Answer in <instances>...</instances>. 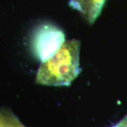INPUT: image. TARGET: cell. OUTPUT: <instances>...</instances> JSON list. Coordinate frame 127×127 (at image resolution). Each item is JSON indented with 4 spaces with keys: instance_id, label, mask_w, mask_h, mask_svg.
<instances>
[{
    "instance_id": "cell-5",
    "label": "cell",
    "mask_w": 127,
    "mask_h": 127,
    "mask_svg": "<svg viewBox=\"0 0 127 127\" xmlns=\"http://www.w3.org/2000/svg\"><path fill=\"white\" fill-rule=\"evenodd\" d=\"M110 127H127V115L123 117L118 122L116 123L113 126Z\"/></svg>"
},
{
    "instance_id": "cell-2",
    "label": "cell",
    "mask_w": 127,
    "mask_h": 127,
    "mask_svg": "<svg viewBox=\"0 0 127 127\" xmlns=\"http://www.w3.org/2000/svg\"><path fill=\"white\" fill-rule=\"evenodd\" d=\"M65 42L64 32L56 26L45 23L36 28L31 38L32 53L41 62L50 58Z\"/></svg>"
},
{
    "instance_id": "cell-1",
    "label": "cell",
    "mask_w": 127,
    "mask_h": 127,
    "mask_svg": "<svg viewBox=\"0 0 127 127\" xmlns=\"http://www.w3.org/2000/svg\"><path fill=\"white\" fill-rule=\"evenodd\" d=\"M81 42L78 40L65 41L50 58L41 62L35 83L47 86H68L80 73Z\"/></svg>"
},
{
    "instance_id": "cell-4",
    "label": "cell",
    "mask_w": 127,
    "mask_h": 127,
    "mask_svg": "<svg viewBox=\"0 0 127 127\" xmlns=\"http://www.w3.org/2000/svg\"><path fill=\"white\" fill-rule=\"evenodd\" d=\"M0 127H26L11 110L0 109Z\"/></svg>"
},
{
    "instance_id": "cell-3",
    "label": "cell",
    "mask_w": 127,
    "mask_h": 127,
    "mask_svg": "<svg viewBox=\"0 0 127 127\" xmlns=\"http://www.w3.org/2000/svg\"><path fill=\"white\" fill-rule=\"evenodd\" d=\"M69 5L76 9L88 23H93L100 15L105 0H68Z\"/></svg>"
}]
</instances>
